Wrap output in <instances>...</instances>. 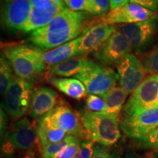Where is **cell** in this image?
Returning <instances> with one entry per match:
<instances>
[{"label":"cell","mask_w":158,"mask_h":158,"mask_svg":"<svg viewBox=\"0 0 158 158\" xmlns=\"http://www.w3.org/2000/svg\"><path fill=\"white\" fill-rule=\"evenodd\" d=\"M2 53L10 63L15 76L27 81H36L47 70L40 49L19 45L4 48Z\"/></svg>","instance_id":"obj_3"},{"label":"cell","mask_w":158,"mask_h":158,"mask_svg":"<svg viewBox=\"0 0 158 158\" xmlns=\"http://www.w3.org/2000/svg\"><path fill=\"white\" fill-rule=\"evenodd\" d=\"M94 142L84 140L81 143V147L74 158H92L94 151Z\"/></svg>","instance_id":"obj_30"},{"label":"cell","mask_w":158,"mask_h":158,"mask_svg":"<svg viewBox=\"0 0 158 158\" xmlns=\"http://www.w3.org/2000/svg\"><path fill=\"white\" fill-rule=\"evenodd\" d=\"M130 2V0H110V10L123 7Z\"/></svg>","instance_id":"obj_38"},{"label":"cell","mask_w":158,"mask_h":158,"mask_svg":"<svg viewBox=\"0 0 158 158\" xmlns=\"http://www.w3.org/2000/svg\"><path fill=\"white\" fill-rule=\"evenodd\" d=\"M75 78L84 84L89 94L102 96L116 86L118 74L113 69L99 64L92 70L76 75Z\"/></svg>","instance_id":"obj_9"},{"label":"cell","mask_w":158,"mask_h":158,"mask_svg":"<svg viewBox=\"0 0 158 158\" xmlns=\"http://www.w3.org/2000/svg\"><path fill=\"white\" fill-rule=\"evenodd\" d=\"M13 68L7 59L1 54L0 58V92L2 96L7 92L13 80Z\"/></svg>","instance_id":"obj_23"},{"label":"cell","mask_w":158,"mask_h":158,"mask_svg":"<svg viewBox=\"0 0 158 158\" xmlns=\"http://www.w3.org/2000/svg\"><path fill=\"white\" fill-rule=\"evenodd\" d=\"M110 153L106 147L102 145L94 146V151L92 158H109Z\"/></svg>","instance_id":"obj_35"},{"label":"cell","mask_w":158,"mask_h":158,"mask_svg":"<svg viewBox=\"0 0 158 158\" xmlns=\"http://www.w3.org/2000/svg\"><path fill=\"white\" fill-rule=\"evenodd\" d=\"M155 155L156 156H157V157H158V150H157V151H156V152H155Z\"/></svg>","instance_id":"obj_43"},{"label":"cell","mask_w":158,"mask_h":158,"mask_svg":"<svg viewBox=\"0 0 158 158\" xmlns=\"http://www.w3.org/2000/svg\"><path fill=\"white\" fill-rule=\"evenodd\" d=\"M29 0H2L1 21L5 28L20 31L30 14Z\"/></svg>","instance_id":"obj_14"},{"label":"cell","mask_w":158,"mask_h":158,"mask_svg":"<svg viewBox=\"0 0 158 158\" xmlns=\"http://www.w3.org/2000/svg\"><path fill=\"white\" fill-rule=\"evenodd\" d=\"M59 100L58 94L51 89L46 86L36 89L31 95L30 116L37 122L44 119L54 110Z\"/></svg>","instance_id":"obj_16"},{"label":"cell","mask_w":158,"mask_h":158,"mask_svg":"<svg viewBox=\"0 0 158 158\" xmlns=\"http://www.w3.org/2000/svg\"><path fill=\"white\" fill-rule=\"evenodd\" d=\"M4 138L14 144L18 151L26 152L32 149L41 151L37 120L23 117L13 122L6 131Z\"/></svg>","instance_id":"obj_6"},{"label":"cell","mask_w":158,"mask_h":158,"mask_svg":"<svg viewBox=\"0 0 158 158\" xmlns=\"http://www.w3.org/2000/svg\"><path fill=\"white\" fill-rule=\"evenodd\" d=\"M109 158H123L122 157V153L117 150H114L110 154Z\"/></svg>","instance_id":"obj_39"},{"label":"cell","mask_w":158,"mask_h":158,"mask_svg":"<svg viewBox=\"0 0 158 158\" xmlns=\"http://www.w3.org/2000/svg\"><path fill=\"white\" fill-rule=\"evenodd\" d=\"M81 140L67 146L61 150L54 158H74L81 147Z\"/></svg>","instance_id":"obj_29"},{"label":"cell","mask_w":158,"mask_h":158,"mask_svg":"<svg viewBox=\"0 0 158 158\" xmlns=\"http://www.w3.org/2000/svg\"><path fill=\"white\" fill-rule=\"evenodd\" d=\"M119 124L126 135L139 140L158 127V108H150L122 116Z\"/></svg>","instance_id":"obj_7"},{"label":"cell","mask_w":158,"mask_h":158,"mask_svg":"<svg viewBox=\"0 0 158 158\" xmlns=\"http://www.w3.org/2000/svg\"><path fill=\"white\" fill-rule=\"evenodd\" d=\"M118 29L127 37L132 49L137 54H142L158 39V15L142 22L123 24L118 27Z\"/></svg>","instance_id":"obj_5"},{"label":"cell","mask_w":158,"mask_h":158,"mask_svg":"<svg viewBox=\"0 0 158 158\" xmlns=\"http://www.w3.org/2000/svg\"><path fill=\"white\" fill-rule=\"evenodd\" d=\"M89 13L77 12L64 6L54 19L29 35V40L43 50L56 47L78 38L88 28Z\"/></svg>","instance_id":"obj_1"},{"label":"cell","mask_w":158,"mask_h":158,"mask_svg":"<svg viewBox=\"0 0 158 158\" xmlns=\"http://www.w3.org/2000/svg\"><path fill=\"white\" fill-rule=\"evenodd\" d=\"M132 50L127 37L117 29L94 53V56L105 66L117 65L124 56L130 54Z\"/></svg>","instance_id":"obj_12"},{"label":"cell","mask_w":158,"mask_h":158,"mask_svg":"<svg viewBox=\"0 0 158 158\" xmlns=\"http://www.w3.org/2000/svg\"><path fill=\"white\" fill-rule=\"evenodd\" d=\"M118 83L128 93H133L147 73L143 62L135 55L129 54L117 64Z\"/></svg>","instance_id":"obj_11"},{"label":"cell","mask_w":158,"mask_h":158,"mask_svg":"<svg viewBox=\"0 0 158 158\" xmlns=\"http://www.w3.org/2000/svg\"><path fill=\"white\" fill-rule=\"evenodd\" d=\"M67 7L77 12H86L89 14V0H62Z\"/></svg>","instance_id":"obj_28"},{"label":"cell","mask_w":158,"mask_h":158,"mask_svg":"<svg viewBox=\"0 0 158 158\" xmlns=\"http://www.w3.org/2000/svg\"><path fill=\"white\" fill-rule=\"evenodd\" d=\"M46 118L51 124L64 130L68 135L82 141L86 139L80 114L75 112L64 100L60 99L56 108Z\"/></svg>","instance_id":"obj_10"},{"label":"cell","mask_w":158,"mask_h":158,"mask_svg":"<svg viewBox=\"0 0 158 158\" xmlns=\"http://www.w3.org/2000/svg\"><path fill=\"white\" fill-rule=\"evenodd\" d=\"M143 64L147 73L158 74V45L146 55Z\"/></svg>","instance_id":"obj_25"},{"label":"cell","mask_w":158,"mask_h":158,"mask_svg":"<svg viewBox=\"0 0 158 158\" xmlns=\"http://www.w3.org/2000/svg\"><path fill=\"white\" fill-rule=\"evenodd\" d=\"M81 139L75 137V136L68 135L62 141L56 143H51L45 147H41V155L42 158H54L59 152L67 146L75 143V142L80 141ZM82 141V140H81Z\"/></svg>","instance_id":"obj_24"},{"label":"cell","mask_w":158,"mask_h":158,"mask_svg":"<svg viewBox=\"0 0 158 158\" xmlns=\"http://www.w3.org/2000/svg\"><path fill=\"white\" fill-rule=\"evenodd\" d=\"M7 124V117L5 111L3 109L0 110V130H1V139L2 140L5 135Z\"/></svg>","instance_id":"obj_36"},{"label":"cell","mask_w":158,"mask_h":158,"mask_svg":"<svg viewBox=\"0 0 158 158\" xmlns=\"http://www.w3.org/2000/svg\"><path fill=\"white\" fill-rule=\"evenodd\" d=\"M87 141L110 147L121 138L120 119L106 112H92L87 109L80 114Z\"/></svg>","instance_id":"obj_2"},{"label":"cell","mask_w":158,"mask_h":158,"mask_svg":"<svg viewBox=\"0 0 158 158\" xmlns=\"http://www.w3.org/2000/svg\"><path fill=\"white\" fill-rule=\"evenodd\" d=\"M38 135L41 147L51 143H56L64 140L68 134L60 128L53 126L46 118L38 122Z\"/></svg>","instance_id":"obj_22"},{"label":"cell","mask_w":158,"mask_h":158,"mask_svg":"<svg viewBox=\"0 0 158 158\" xmlns=\"http://www.w3.org/2000/svg\"><path fill=\"white\" fill-rule=\"evenodd\" d=\"M79 37L56 47L51 51H43L42 58L47 66L62 63L78 56Z\"/></svg>","instance_id":"obj_19"},{"label":"cell","mask_w":158,"mask_h":158,"mask_svg":"<svg viewBox=\"0 0 158 158\" xmlns=\"http://www.w3.org/2000/svg\"><path fill=\"white\" fill-rule=\"evenodd\" d=\"M130 2L136 4L156 13L158 12V0H130Z\"/></svg>","instance_id":"obj_34"},{"label":"cell","mask_w":158,"mask_h":158,"mask_svg":"<svg viewBox=\"0 0 158 158\" xmlns=\"http://www.w3.org/2000/svg\"><path fill=\"white\" fill-rule=\"evenodd\" d=\"M32 7L40 10H48L57 4L62 2V0H29Z\"/></svg>","instance_id":"obj_33"},{"label":"cell","mask_w":158,"mask_h":158,"mask_svg":"<svg viewBox=\"0 0 158 158\" xmlns=\"http://www.w3.org/2000/svg\"><path fill=\"white\" fill-rule=\"evenodd\" d=\"M64 6L66 5L62 2L48 10H40L32 7L28 19L21 27L20 31L23 32H32L45 27L54 19Z\"/></svg>","instance_id":"obj_18"},{"label":"cell","mask_w":158,"mask_h":158,"mask_svg":"<svg viewBox=\"0 0 158 158\" xmlns=\"http://www.w3.org/2000/svg\"><path fill=\"white\" fill-rule=\"evenodd\" d=\"M2 153L3 156L7 158L13 157L15 155V152L18 151L17 148L10 141H9L7 138H4L2 140Z\"/></svg>","instance_id":"obj_32"},{"label":"cell","mask_w":158,"mask_h":158,"mask_svg":"<svg viewBox=\"0 0 158 158\" xmlns=\"http://www.w3.org/2000/svg\"><path fill=\"white\" fill-rule=\"evenodd\" d=\"M48 82L62 93L76 100H81L87 96L84 84L76 78H57L48 77Z\"/></svg>","instance_id":"obj_20"},{"label":"cell","mask_w":158,"mask_h":158,"mask_svg":"<svg viewBox=\"0 0 158 158\" xmlns=\"http://www.w3.org/2000/svg\"><path fill=\"white\" fill-rule=\"evenodd\" d=\"M128 94L129 93L120 86H114L103 95L100 96L106 105L105 112L120 119V112L123 109Z\"/></svg>","instance_id":"obj_21"},{"label":"cell","mask_w":158,"mask_h":158,"mask_svg":"<svg viewBox=\"0 0 158 158\" xmlns=\"http://www.w3.org/2000/svg\"><path fill=\"white\" fill-rule=\"evenodd\" d=\"M89 14L97 16H103L110 9V0H89Z\"/></svg>","instance_id":"obj_26"},{"label":"cell","mask_w":158,"mask_h":158,"mask_svg":"<svg viewBox=\"0 0 158 158\" xmlns=\"http://www.w3.org/2000/svg\"><path fill=\"white\" fill-rule=\"evenodd\" d=\"M20 158H42L40 150H28V151L23 152L20 156Z\"/></svg>","instance_id":"obj_37"},{"label":"cell","mask_w":158,"mask_h":158,"mask_svg":"<svg viewBox=\"0 0 158 158\" xmlns=\"http://www.w3.org/2000/svg\"><path fill=\"white\" fill-rule=\"evenodd\" d=\"M158 102V74L144 78L122 109V116L152 108Z\"/></svg>","instance_id":"obj_8"},{"label":"cell","mask_w":158,"mask_h":158,"mask_svg":"<svg viewBox=\"0 0 158 158\" xmlns=\"http://www.w3.org/2000/svg\"><path fill=\"white\" fill-rule=\"evenodd\" d=\"M152 108H158V102H157V103H156V104L155 105V106H153Z\"/></svg>","instance_id":"obj_42"},{"label":"cell","mask_w":158,"mask_h":158,"mask_svg":"<svg viewBox=\"0 0 158 158\" xmlns=\"http://www.w3.org/2000/svg\"><path fill=\"white\" fill-rule=\"evenodd\" d=\"M33 86L31 82L14 76L3 96L1 108L13 120H19L30 106Z\"/></svg>","instance_id":"obj_4"},{"label":"cell","mask_w":158,"mask_h":158,"mask_svg":"<svg viewBox=\"0 0 158 158\" xmlns=\"http://www.w3.org/2000/svg\"><path fill=\"white\" fill-rule=\"evenodd\" d=\"M124 158H138V157L133 151H132V150H128L127 152H126L125 155H124Z\"/></svg>","instance_id":"obj_40"},{"label":"cell","mask_w":158,"mask_h":158,"mask_svg":"<svg viewBox=\"0 0 158 158\" xmlns=\"http://www.w3.org/2000/svg\"><path fill=\"white\" fill-rule=\"evenodd\" d=\"M86 109L92 112H105L106 105L100 96L96 94H89L86 100Z\"/></svg>","instance_id":"obj_27"},{"label":"cell","mask_w":158,"mask_h":158,"mask_svg":"<svg viewBox=\"0 0 158 158\" xmlns=\"http://www.w3.org/2000/svg\"><path fill=\"white\" fill-rule=\"evenodd\" d=\"M156 15L157 13L155 12L136 4L129 2L123 7L110 10L107 14L97 20V23L108 25H116L118 23L130 24L145 21Z\"/></svg>","instance_id":"obj_13"},{"label":"cell","mask_w":158,"mask_h":158,"mask_svg":"<svg viewBox=\"0 0 158 158\" xmlns=\"http://www.w3.org/2000/svg\"><path fill=\"white\" fill-rule=\"evenodd\" d=\"M145 158H158V157L155 155H150L149 156H147V157H146Z\"/></svg>","instance_id":"obj_41"},{"label":"cell","mask_w":158,"mask_h":158,"mask_svg":"<svg viewBox=\"0 0 158 158\" xmlns=\"http://www.w3.org/2000/svg\"><path fill=\"white\" fill-rule=\"evenodd\" d=\"M118 29L116 25L98 23L92 26L79 37L78 55L95 53Z\"/></svg>","instance_id":"obj_15"},{"label":"cell","mask_w":158,"mask_h":158,"mask_svg":"<svg viewBox=\"0 0 158 158\" xmlns=\"http://www.w3.org/2000/svg\"><path fill=\"white\" fill-rule=\"evenodd\" d=\"M138 141H140L143 147L158 149V127Z\"/></svg>","instance_id":"obj_31"},{"label":"cell","mask_w":158,"mask_h":158,"mask_svg":"<svg viewBox=\"0 0 158 158\" xmlns=\"http://www.w3.org/2000/svg\"><path fill=\"white\" fill-rule=\"evenodd\" d=\"M98 65L87 57L75 56L59 64L47 66V74L61 78H68L92 70Z\"/></svg>","instance_id":"obj_17"}]
</instances>
